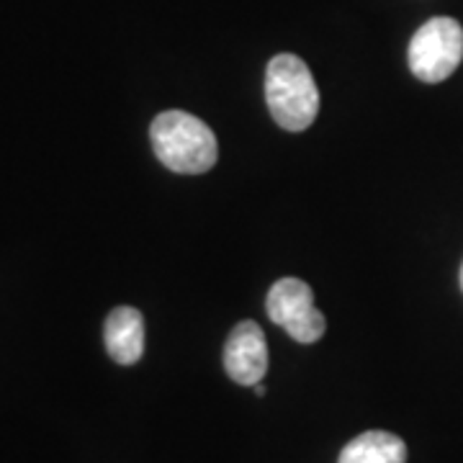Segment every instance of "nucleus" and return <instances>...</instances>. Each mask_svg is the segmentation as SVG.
Segmentation results:
<instances>
[{
  "instance_id": "1",
  "label": "nucleus",
  "mask_w": 463,
  "mask_h": 463,
  "mask_svg": "<svg viewBox=\"0 0 463 463\" xmlns=\"http://www.w3.org/2000/svg\"><path fill=\"white\" fill-rule=\"evenodd\" d=\"M149 139L157 160L181 175H201L216 165L219 147L214 132L199 116L163 111L149 127Z\"/></svg>"
},
{
  "instance_id": "2",
  "label": "nucleus",
  "mask_w": 463,
  "mask_h": 463,
  "mask_svg": "<svg viewBox=\"0 0 463 463\" xmlns=\"http://www.w3.org/2000/svg\"><path fill=\"white\" fill-rule=\"evenodd\" d=\"M265 103L270 116L286 132H304L319 111L312 70L297 54H276L265 70Z\"/></svg>"
},
{
  "instance_id": "3",
  "label": "nucleus",
  "mask_w": 463,
  "mask_h": 463,
  "mask_svg": "<svg viewBox=\"0 0 463 463\" xmlns=\"http://www.w3.org/2000/svg\"><path fill=\"white\" fill-rule=\"evenodd\" d=\"M463 60V29L456 18H430L410 42V70L422 83H443Z\"/></svg>"
},
{
  "instance_id": "4",
  "label": "nucleus",
  "mask_w": 463,
  "mask_h": 463,
  "mask_svg": "<svg viewBox=\"0 0 463 463\" xmlns=\"http://www.w3.org/2000/svg\"><path fill=\"white\" fill-rule=\"evenodd\" d=\"M265 312L301 345H312L327 330V319L315 307L312 286L294 276L279 279L270 286Z\"/></svg>"
},
{
  "instance_id": "5",
  "label": "nucleus",
  "mask_w": 463,
  "mask_h": 463,
  "mask_svg": "<svg viewBox=\"0 0 463 463\" xmlns=\"http://www.w3.org/2000/svg\"><path fill=\"white\" fill-rule=\"evenodd\" d=\"M224 371L240 386H255L268 373V345L258 322L245 319L224 343Z\"/></svg>"
},
{
  "instance_id": "6",
  "label": "nucleus",
  "mask_w": 463,
  "mask_h": 463,
  "mask_svg": "<svg viewBox=\"0 0 463 463\" xmlns=\"http://www.w3.org/2000/svg\"><path fill=\"white\" fill-rule=\"evenodd\" d=\"M106 350L118 365H134L145 355V317L134 307H116L103 325Z\"/></svg>"
},
{
  "instance_id": "7",
  "label": "nucleus",
  "mask_w": 463,
  "mask_h": 463,
  "mask_svg": "<svg viewBox=\"0 0 463 463\" xmlns=\"http://www.w3.org/2000/svg\"><path fill=\"white\" fill-rule=\"evenodd\" d=\"M407 446L394 432L368 430L350 440L337 463H404Z\"/></svg>"
},
{
  "instance_id": "8",
  "label": "nucleus",
  "mask_w": 463,
  "mask_h": 463,
  "mask_svg": "<svg viewBox=\"0 0 463 463\" xmlns=\"http://www.w3.org/2000/svg\"><path fill=\"white\" fill-rule=\"evenodd\" d=\"M255 394H258V397H263V394H265L263 383H255Z\"/></svg>"
},
{
  "instance_id": "9",
  "label": "nucleus",
  "mask_w": 463,
  "mask_h": 463,
  "mask_svg": "<svg viewBox=\"0 0 463 463\" xmlns=\"http://www.w3.org/2000/svg\"><path fill=\"white\" fill-rule=\"evenodd\" d=\"M461 288H463V265H461Z\"/></svg>"
}]
</instances>
